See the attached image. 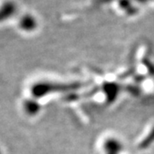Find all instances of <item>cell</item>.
Here are the masks:
<instances>
[{
	"label": "cell",
	"mask_w": 154,
	"mask_h": 154,
	"mask_svg": "<svg viewBox=\"0 0 154 154\" xmlns=\"http://www.w3.org/2000/svg\"><path fill=\"white\" fill-rule=\"evenodd\" d=\"M17 10V7L15 3L11 2V1H7L5 3H4V5L2 6V10H1V17L2 18L5 17H11V15H13Z\"/></svg>",
	"instance_id": "cell-1"
},
{
	"label": "cell",
	"mask_w": 154,
	"mask_h": 154,
	"mask_svg": "<svg viewBox=\"0 0 154 154\" xmlns=\"http://www.w3.org/2000/svg\"><path fill=\"white\" fill-rule=\"evenodd\" d=\"M20 24L22 25V28H30L34 26L35 24V20L33 19V17L30 15H25L22 18V21L20 22Z\"/></svg>",
	"instance_id": "cell-2"
},
{
	"label": "cell",
	"mask_w": 154,
	"mask_h": 154,
	"mask_svg": "<svg viewBox=\"0 0 154 154\" xmlns=\"http://www.w3.org/2000/svg\"><path fill=\"white\" fill-rule=\"evenodd\" d=\"M134 1H136V2L140 3V4H145V3H147L150 0H134Z\"/></svg>",
	"instance_id": "cell-3"
}]
</instances>
